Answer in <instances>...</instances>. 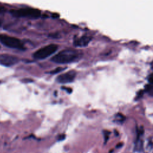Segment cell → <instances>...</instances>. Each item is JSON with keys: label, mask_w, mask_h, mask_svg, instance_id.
<instances>
[{"label": "cell", "mask_w": 153, "mask_h": 153, "mask_svg": "<svg viewBox=\"0 0 153 153\" xmlns=\"http://www.w3.org/2000/svg\"><path fill=\"white\" fill-rule=\"evenodd\" d=\"M79 57V53L74 50H64L52 58V61L57 64H68L74 62Z\"/></svg>", "instance_id": "6da1fadb"}, {"label": "cell", "mask_w": 153, "mask_h": 153, "mask_svg": "<svg viewBox=\"0 0 153 153\" xmlns=\"http://www.w3.org/2000/svg\"><path fill=\"white\" fill-rule=\"evenodd\" d=\"M10 13L15 17L38 18L41 15V12L37 9L32 8H23L18 10H10Z\"/></svg>", "instance_id": "7a4b0ae2"}, {"label": "cell", "mask_w": 153, "mask_h": 153, "mask_svg": "<svg viewBox=\"0 0 153 153\" xmlns=\"http://www.w3.org/2000/svg\"><path fill=\"white\" fill-rule=\"evenodd\" d=\"M58 47L56 44H49L38 50L33 55V57L35 59H44L53 53L58 50Z\"/></svg>", "instance_id": "3957f363"}, {"label": "cell", "mask_w": 153, "mask_h": 153, "mask_svg": "<svg viewBox=\"0 0 153 153\" xmlns=\"http://www.w3.org/2000/svg\"><path fill=\"white\" fill-rule=\"evenodd\" d=\"M0 42L6 47L17 48V49H23V44L22 42L15 37H10L7 35H0Z\"/></svg>", "instance_id": "277c9868"}, {"label": "cell", "mask_w": 153, "mask_h": 153, "mask_svg": "<svg viewBox=\"0 0 153 153\" xmlns=\"http://www.w3.org/2000/svg\"><path fill=\"white\" fill-rule=\"evenodd\" d=\"M46 115L54 120H60L63 115V110L58 106L48 107L45 112Z\"/></svg>", "instance_id": "5b68a950"}, {"label": "cell", "mask_w": 153, "mask_h": 153, "mask_svg": "<svg viewBox=\"0 0 153 153\" xmlns=\"http://www.w3.org/2000/svg\"><path fill=\"white\" fill-rule=\"evenodd\" d=\"M19 59L17 57L10 55H0V64L6 67H10L18 63Z\"/></svg>", "instance_id": "8992f818"}, {"label": "cell", "mask_w": 153, "mask_h": 153, "mask_svg": "<svg viewBox=\"0 0 153 153\" xmlns=\"http://www.w3.org/2000/svg\"><path fill=\"white\" fill-rule=\"evenodd\" d=\"M76 72L74 70L70 71L64 74L59 75L57 78V81L61 83H68L74 81L76 77Z\"/></svg>", "instance_id": "52a82bcc"}, {"label": "cell", "mask_w": 153, "mask_h": 153, "mask_svg": "<svg viewBox=\"0 0 153 153\" xmlns=\"http://www.w3.org/2000/svg\"><path fill=\"white\" fill-rule=\"evenodd\" d=\"M92 37L89 35H83L81 37L76 39L74 41V44L75 46L83 47L86 46L91 41Z\"/></svg>", "instance_id": "ba28073f"}, {"label": "cell", "mask_w": 153, "mask_h": 153, "mask_svg": "<svg viewBox=\"0 0 153 153\" xmlns=\"http://www.w3.org/2000/svg\"><path fill=\"white\" fill-rule=\"evenodd\" d=\"M64 145L61 142L55 144L50 149V153H62Z\"/></svg>", "instance_id": "9c48e42d"}, {"label": "cell", "mask_w": 153, "mask_h": 153, "mask_svg": "<svg viewBox=\"0 0 153 153\" xmlns=\"http://www.w3.org/2000/svg\"><path fill=\"white\" fill-rule=\"evenodd\" d=\"M9 118H10V116L7 113H3L1 116H0V120L1 121H6L9 120Z\"/></svg>", "instance_id": "30bf717a"}, {"label": "cell", "mask_w": 153, "mask_h": 153, "mask_svg": "<svg viewBox=\"0 0 153 153\" xmlns=\"http://www.w3.org/2000/svg\"><path fill=\"white\" fill-rule=\"evenodd\" d=\"M64 70V68H62V67H58V68H57L55 69L54 70H53L52 71H51V72H50V73H51V74H57V73H59V72H60Z\"/></svg>", "instance_id": "8fae6325"}, {"label": "cell", "mask_w": 153, "mask_h": 153, "mask_svg": "<svg viewBox=\"0 0 153 153\" xmlns=\"http://www.w3.org/2000/svg\"><path fill=\"white\" fill-rule=\"evenodd\" d=\"M148 82L151 84H153V73L151 74L149 76H148Z\"/></svg>", "instance_id": "7c38bea8"}, {"label": "cell", "mask_w": 153, "mask_h": 153, "mask_svg": "<svg viewBox=\"0 0 153 153\" xmlns=\"http://www.w3.org/2000/svg\"><path fill=\"white\" fill-rule=\"evenodd\" d=\"M6 10V9L5 7H4V6H0V14L5 12Z\"/></svg>", "instance_id": "4fadbf2b"}, {"label": "cell", "mask_w": 153, "mask_h": 153, "mask_svg": "<svg viewBox=\"0 0 153 153\" xmlns=\"http://www.w3.org/2000/svg\"><path fill=\"white\" fill-rule=\"evenodd\" d=\"M122 146H123V143H119L116 146V147H117V148H119V147L120 148V147H122Z\"/></svg>", "instance_id": "5bb4252c"}, {"label": "cell", "mask_w": 153, "mask_h": 153, "mask_svg": "<svg viewBox=\"0 0 153 153\" xmlns=\"http://www.w3.org/2000/svg\"><path fill=\"white\" fill-rule=\"evenodd\" d=\"M1 22L0 21V26H1Z\"/></svg>", "instance_id": "9a60e30c"}]
</instances>
